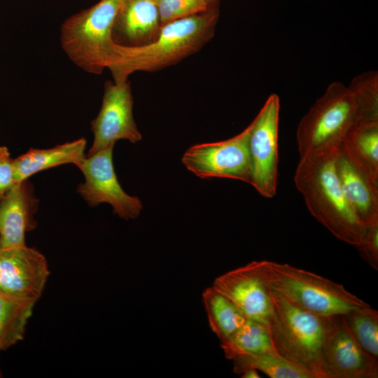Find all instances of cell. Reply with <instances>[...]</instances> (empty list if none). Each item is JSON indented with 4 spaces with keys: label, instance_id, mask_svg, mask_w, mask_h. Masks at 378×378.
I'll list each match as a JSON object with an SVG mask.
<instances>
[{
    "label": "cell",
    "instance_id": "1",
    "mask_svg": "<svg viewBox=\"0 0 378 378\" xmlns=\"http://www.w3.org/2000/svg\"><path fill=\"white\" fill-rule=\"evenodd\" d=\"M218 16V8L211 7L161 25L155 39L148 43L115 42L106 67L114 83L127 80L136 71L161 69L196 52L213 36Z\"/></svg>",
    "mask_w": 378,
    "mask_h": 378
},
{
    "label": "cell",
    "instance_id": "2",
    "mask_svg": "<svg viewBox=\"0 0 378 378\" xmlns=\"http://www.w3.org/2000/svg\"><path fill=\"white\" fill-rule=\"evenodd\" d=\"M338 147L300 157L294 181L311 214L338 239L356 247L365 225L342 192L335 167Z\"/></svg>",
    "mask_w": 378,
    "mask_h": 378
},
{
    "label": "cell",
    "instance_id": "3",
    "mask_svg": "<svg viewBox=\"0 0 378 378\" xmlns=\"http://www.w3.org/2000/svg\"><path fill=\"white\" fill-rule=\"evenodd\" d=\"M271 292L274 312L269 327L276 352L316 378H326L322 347L329 316L306 311Z\"/></svg>",
    "mask_w": 378,
    "mask_h": 378
},
{
    "label": "cell",
    "instance_id": "4",
    "mask_svg": "<svg viewBox=\"0 0 378 378\" xmlns=\"http://www.w3.org/2000/svg\"><path fill=\"white\" fill-rule=\"evenodd\" d=\"M262 274L272 291L319 316L342 315L369 305L343 285L287 263L263 260Z\"/></svg>",
    "mask_w": 378,
    "mask_h": 378
},
{
    "label": "cell",
    "instance_id": "5",
    "mask_svg": "<svg viewBox=\"0 0 378 378\" xmlns=\"http://www.w3.org/2000/svg\"><path fill=\"white\" fill-rule=\"evenodd\" d=\"M124 1L100 0L62 24V49L85 71L100 74L107 67L115 43L114 22Z\"/></svg>",
    "mask_w": 378,
    "mask_h": 378
},
{
    "label": "cell",
    "instance_id": "6",
    "mask_svg": "<svg viewBox=\"0 0 378 378\" xmlns=\"http://www.w3.org/2000/svg\"><path fill=\"white\" fill-rule=\"evenodd\" d=\"M356 121L355 103L348 87L332 83L298 125L300 156L337 148Z\"/></svg>",
    "mask_w": 378,
    "mask_h": 378
},
{
    "label": "cell",
    "instance_id": "7",
    "mask_svg": "<svg viewBox=\"0 0 378 378\" xmlns=\"http://www.w3.org/2000/svg\"><path fill=\"white\" fill-rule=\"evenodd\" d=\"M251 124L227 140L193 145L184 152L182 163L200 178H227L251 184Z\"/></svg>",
    "mask_w": 378,
    "mask_h": 378
},
{
    "label": "cell",
    "instance_id": "8",
    "mask_svg": "<svg viewBox=\"0 0 378 378\" xmlns=\"http://www.w3.org/2000/svg\"><path fill=\"white\" fill-rule=\"evenodd\" d=\"M114 145L86 155L77 165L85 176L77 191L91 206L108 203L120 218L135 219L142 210L141 200L126 193L118 181L113 164Z\"/></svg>",
    "mask_w": 378,
    "mask_h": 378
},
{
    "label": "cell",
    "instance_id": "9",
    "mask_svg": "<svg viewBox=\"0 0 378 378\" xmlns=\"http://www.w3.org/2000/svg\"><path fill=\"white\" fill-rule=\"evenodd\" d=\"M279 111V97L272 94L251 123V185L266 198L273 197L276 191Z\"/></svg>",
    "mask_w": 378,
    "mask_h": 378
},
{
    "label": "cell",
    "instance_id": "10",
    "mask_svg": "<svg viewBox=\"0 0 378 378\" xmlns=\"http://www.w3.org/2000/svg\"><path fill=\"white\" fill-rule=\"evenodd\" d=\"M134 100L128 80L107 81L97 116L91 122L94 141L86 155L115 145L120 139L135 144L141 140L133 117Z\"/></svg>",
    "mask_w": 378,
    "mask_h": 378
},
{
    "label": "cell",
    "instance_id": "11",
    "mask_svg": "<svg viewBox=\"0 0 378 378\" xmlns=\"http://www.w3.org/2000/svg\"><path fill=\"white\" fill-rule=\"evenodd\" d=\"M322 360L326 378L378 377V359L366 353L355 340L342 315L328 318Z\"/></svg>",
    "mask_w": 378,
    "mask_h": 378
},
{
    "label": "cell",
    "instance_id": "12",
    "mask_svg": "<svg viewBox=\"0 0 378 378\" xmlns=\"http://www.w3.org/2000/svg\"><path fill=\"white\" fill-rule=\"evenodd\" d=\"M263 260L252 261L216 278L213 286L229 298L247 319L270 325L272 292L262 274Z\"/></svg>",
    "mask_w": 378,
    "mask_h": 378
},
{
    "label": "cell",
    "instance_id": "13",
    "mask_svg": "<svg viewBox=\"0 0 378 378\" xmlns=\"http://www.w3.org/2000/svg\"><path fill=\"white\" fill-rule=\"evenodd\" d=\"M49 276L47 260L38 250L25 245L0 251V290L38 300Z\"/></svg>",
    "mask_w": 378,
    "mask_h": 378
},
{
    "label": "cell",
    "instance_id": "14",
    "mask_svg": "<svg viewBox=\"0 0 378 378\" xmlns=\"http://www.w3.org/2000/svg\"><path fill=\"white\" fill-rule=\"evenodd\" d=\"M337 176L349 206L363 225L378 221V184L339 146L335 162Z\"/></svg>",
    "mask_w": 378,
    "mask_h": 378
},
{
    "label": "cell",
    "instance_id": "15",
    "mask_svg": "<svg viewBox=\"0 0 378 378\" xmlns=\"http://www.w3.org/2000/svg\"><path fill=\"white\" fill-rule=\"evenodd\" d=\"M38 200L27 180L16 183L0 199V238L2 248L25 246V234L36 222Z\"/></svg>",
    "mask_w": 378,
    "mask_h": 378
},
{
    "label": "cell",
    "instance_id": "16",
    "mask_svg": "<svg viewBox=\"0 0 378 378\" xmlns=\"http://www.w3.org/2000/svg\"><path fill=\"white\" fill-rule=\"evenodd\" d=\"M86 140L84 138L57 145L48 149L30 148L13 159L16 183L27 180L31 175L64 164L76 166L86 157Z\"/></svg>",
    "mask_w": 378,
    "mask_h": 378
},
{
    "label": "cell",
    "instance_id": "17",
    "mask_svg": "<svg viewBox=\"0 0 378 378\" xmlns=\"http://www.w3.org/2000/svg\"><path fill=\"white\" fill-rule=\"evenodd\" d=\"M160 27L155 0H125L117 14L113 32L117 31L136 46L158 33Z\"/></svg>",
    "mask_w": 378,
    "mask_h": 378
},
{
    "label": "cell",
    "instance_id": "18",
    "mask_svg": "<svg viewBox=\"0 0 378 378\" xmlns=\"http://www.w3.org/2000/svg\"><path fill=\"white\" fill-rule=\"evenodd\" d=\"M340 146L378 184V121L356 122Z\"/></svg>",
    "mask_w": 378,
    "mask_h": 378
},
{
    "label": "cell",
    "instance_id": "19",
    "mask_svg": "<svg viewBox=\"0 0 378 378\" xmlns=\"http://www.w3.org/2000/svg\"><path fill=\"white\" fill-rule=\"evenodd\" d=\"M37 300L0 290V351L24 337L26 327Z\"/></svg>",
    "mask_w": 378,
    "mask_h": 378
},
{
    "label": "cell",
    "instance_id": "20",
    "mask_svg": "<svg viewBox=\"0 0 378 378\" xmlns=\"http://www.w3.org/2000/svg\"><path fill=\"white\" fill-rule=\"evenodd\" d=\"M220 347L230 360L239 355L278 354L269 326L247 318L234 333L220 342Z\"/></svg>",
    "mask_w": 378,
    "mask_h": 378
},
{
    "label": "cell",
    "instance_id": "21",
    "mask_svg": "<svg viewBox=\"0 0 378 378\" xmlns=\"http://www.w3.org/2000/svg\"><path fill=\"white\" fill-rule=\"evenodd\" d=\"M209 326L220 342L234 333L246 320L239 309L213 286L202 293Z\"/></svg>",
    "mask_w": 378,
    "mask_h": 378
},
{
    "label": "cell",
    "instance_id": "22",
    "mask_svg": "<svg viewBox=\"0 0 378 378\" xmlns=\"http://www.w3.org/2000/svg\"><path fill=\"white\" fill-rule=\"evenodd\" d=\"M232 360L233 371L237 374L253 368L271 378H316L309 371L279 354L239 355Z\"/></svg>",
    "mask_w": 378,
    "mask_h": 378
},
{
    "label": "cell",
    "instance_id": "23",
    "mask_svg": "<svg viewBox=\"0 0 378 378\" xmlns=\"http://www.w3.org/2000/svg\"><path fill=\"white\" fill-rule=\"evenodd\" d=\"M344 322L361 348L378 359V312L370 305L342 314Z\"/></svg>",
    "mask_w": 378,
    "mask_h": 378
},
{
    "label": "cell",
    "instance_id": "24",
    "mask_svg": "<svg viewBox=\"0 0 378 378\" xmlns=\"http://www.w3.org/2000/svg\"><path fill=\"white\" fill-rule=\"evenodd\" d=\"M356 106V122L378 121V73L368 71L353 78L347 86Z\"/></svg>",
    "mask_w": 378,
    "mask_h": 378
},
{
    "label": "cell",
    "instance_id": "25",
    "mask_svg": "<svg viewBox=\"0 0 378 378\" xmlns=\"http://www.w3.org/2000/svg\"><path fill=\"white\" fill-rule=\"evenodd\" d=\"M160 24L206 11L210 6L206 0H155Z\"/></svg>",
    "mask_w": 378,
    "mask_h": 378
},
{
    "label": "cell",
    "instance_id": "26",
    "mask_svg": "<svg viewBox=\"0 0 378 378\" xmlns=\"http://www.w3.org/2000/svg\"><path fill=\"white\" fill-rule=\"evenodd\" d=\"M361 258L378 270V221L365 225L360 242L356 246Z\"/></svg>",
    "mask_w": 378,
    "mask_h": 378
},
{
    "label": "cell",
    "instance_id": "27",
    "mask_svg": "<svg viewBox=\"0 0 378 378\" xmlns=\"http://www.w3.org/2000/svg\"><path fill=\"white\" fill-rule=\"evenodd\" d=\"M15 184L13 159L6 146H0V199Z\"/></svg>",
    "mask_w": 378,
    "mask_h": 378
},
{
    "label": "cell",
    "instance_id": "28",
    "mask_svg": "<svg viewBox=\"0 0 378 378\" xmlns=\"http://www.w3.org/2000/svg\"><path fill=\"white\" fill-rule=\"evenodd\" d=\"M242 378H259L260 377L258 370L253 368H248L244 370L241 374Z\"/></svg>",
    "mask_w": 378,
    "mask_h": 378
},
{
    "label": "cell",
    "instance_id": "29",
    "mask_svg": "<svg viewBox=\"0 0 378 378\" xmlns=\"http://www.w3.org/2000/svg\"><path fill=\"white\" fill-rule=\"evenodd\" d=\"M206 1L210 6H213V5L218 1V0H206Z\"/></svg>",
    "mask_w": 378,
    "mask_h": 378
},
{
    "label": "cell",
    "instance_id": "30",
    "mask_svg": "<svg viewBox=\"0 0 378 378\" xmlns=\"http://www.w3.org/2000/svg\"><path fill=\"white\" fill-rule=\"evenodd\" d=\"M2 244H1V238H0V251H1L2 249Z\"/></svg>",
    "mask_w": 378,
    "mask_h": 378
},
{
    "label": "cell",
    "instance_id": "31",
    "mask_svg": "<svg viewBox=\"0 0 378 378\" xmlns=\"http://www.w3.org/2000/svg\"><path fill=\"white\" fill-rule=\"evenodd\" d=\"M1 352V351H0ZM1 377V370H0V377Z\"/></svg>",
    "mask_w": 378,
    "mask_h": 378
}]
</instances>
